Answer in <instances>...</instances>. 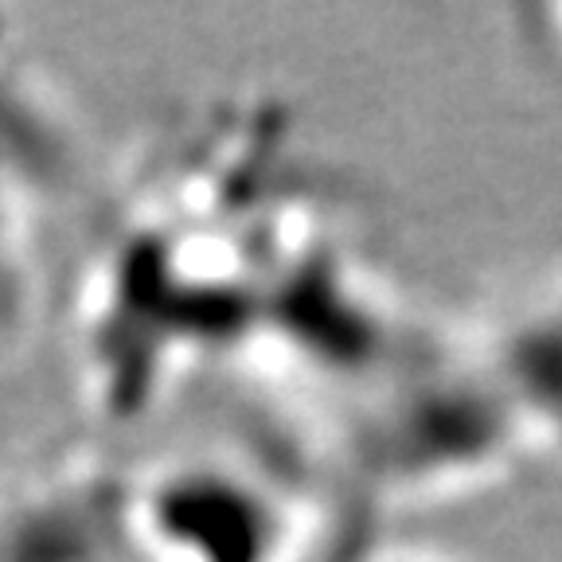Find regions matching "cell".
<instances>
[{
	"instance_id": "obj_1",
	"label": "cell",
	"mask_w": 562,
	"mask_h": 562,
	"mask_svg": "<svg viewBox=\"0 0 562 562\" xmlns=\"http://www.w3.org/2000/svg\"><path fill=\"white\" fill-rule=\"evenodd\" d=\"M130 562H281L285 516L220 457H168L125 481Z\"/></svg>"
},
{
	"instance_id": "obj_2",
	"label": "cell",
	"mask_w": 562,
	"mask_h": 562,
	"mask_svg": "<svg viewBox=\"0 0 562 562\" xmlns=\"http://www.w3.org/2000/svg\"><path fill=\"white\" fill-rule=\"evenodd\" d=\"M125 473L90 453H59L0 496V562H130Z\"/></svg>"
},
{
	"instance_id": "obj_3",
	"label": "cell",
	"mask_w": 562,
	"mask_h": 562,
	"mask_svg": "<svg viewBox=\"0 0 562 562\" xmlns=\"http://www.w3.org/2000/svg\"><path fill=\"white\" fill-rule=\"evenodd\" d=\"M35 117V110L16 105L4 94V67H0V336L16 321L20 297H24V246H27V200L32 180L44 172L47 130L40 122L12 125Z\"/></svg>"
}]
</instances>
